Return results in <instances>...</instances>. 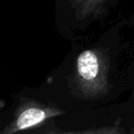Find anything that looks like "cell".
Masks as SVG:
<instances>
[{
	"mask_svg": "<svg viewBox=\"0 0 134 134\" xmlns=\"http://www.w3.org/2000/svg\"><path fill=\"white\" fill-rule=\"evenodd\" d=\"M108 60L99 49L82 51L75 62L74 83L81 94L95 97L108 90Z\"/></svg>",
	"mask_w": 134,
	"mask_h": 134,
	"instance_id": "6da1fadb",
	"label": "cell"
},
{
	"mask_svg": "<svg viewBox=\"0 0 134 134\" xmlns=\"http://www.w3.org/2000/svg\"><path fill=\"white\" fill-rule=\"evenodd\" d=\"M62 113L63 112L58 108L43 106L36 103H28L19 110L15 120L3 132L9 134L32 129Z\"/></svg>",
	"mask_w": 134,
	"mask_h": 134,
	"instance_id": "7a4b0ae2",
	"label": "cell"
},
{
	"mask_svg": "<svg viewBox=\"0 0 134 134\" xmlns=\"http://www.w3.org/2000/svg\"><path fill=\"white\" fill-rule=\"evenodd\" d=\"M109 0H69L75 16L79 19H85L96 15Z\"/></svg>",
	"mask_w": 134,
	"mask_h": 134,
	"instance_id": "3957f363",
	"label": "cell"
}]
</instances>
